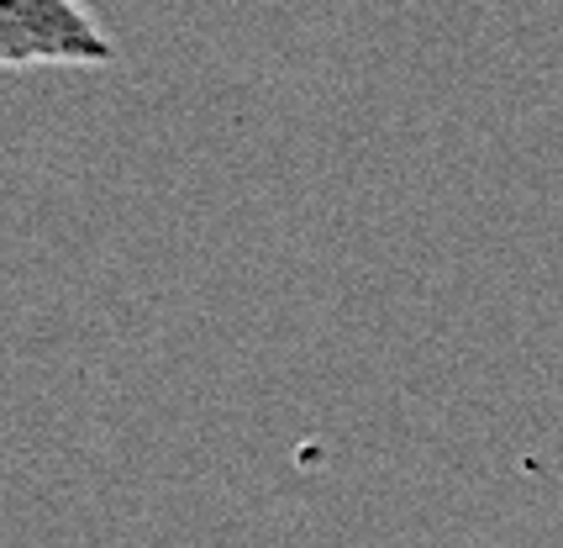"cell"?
Returning a JSON list of instances; mask_svg holds the SVG:
<instances>
[{
  "label": "cell",
  "instance_id": "cell-1",
  "mask_svg": "<svg viewBox=\"0 0 563 548\" xmlns=\"http://www.w3.org/2000/svg\"><path fill=\"white\" fill-rule=\"evenodd\" d=\"M117 43L79 0H0V64L5 69H48L111 64Z\"/></svg>",
  "mask_w": 563,
  "mask_h": 548
}]
</instances>
